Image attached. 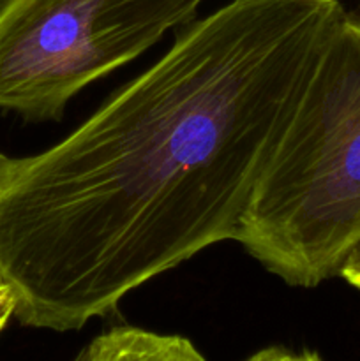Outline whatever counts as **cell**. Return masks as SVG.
<instances>
[{
  "label": "cell",
  "instance_id": "obj_8",
  "mask_svg": "<svg viewBox=\"0 0 360 361\" xmlns=\"http://www.w3.org/2000/svg\"><path fill=\"white\" fill-rule=\"evenodd\" d=\"M289 361H323L318 353L313 351H300V353H292V358Z\"/></svg>",
  "mask_w": 360,
  "mask_h": 361
},
{
  "label": "cell",
  "instance_id": "obj_1",
  "mask_svg": "<svg viewBox=\"0 0 360 361\" xmlns=\"http://www.w3.org/2000/svg\"><path fill=\"white\" fill-rule=\"evenodd\" d=\"M232 0L53 147L0 152V286L28 328L81 330L129 293L239 240L344 14Z\"/></svg>",
  "mask_w": 360,
  "mask_h": 361
},
{
  "label": "cell",
  "instance_id": "obj_4",
  "mask_svg": "<svg viewBox=\"0 0 360 361\" xmlns=\"http://www.w3.org/2000/svg\"><path fill=\"white\" fill-rule=\"evenodd\" d=\"M73 361H207L182 335L115 326L92 338Z\"/></svg>",
  "mask_w": 360,
  "mask_h": 361
},
{
  "label": "cell",
  "instance_id": "obj_5",
  "mask_svg": "<svg viewBox=\"0 0 360 361\" xmlns=\"http://www.w3.org/2000/svg\"><path fill=\"white\" fill-rule=\"evenodd\" d=\"M339 277L344 279L353 288L360 289V240L352 247L339 270Z\"/></svg>",
  "mask_w": 360,
  "mask_h": 361
},
{
  "label": "cell",
  "instance_id": "obj_6",
  "mask_svg": "<svg viewBox=\"0 0 360 361\" xmlns=\"http://www.w3.org/2000/svg\"><path fill=\"white\" fill-rule=\"evenodd\" d=\"M292 353L293 351H288V349L281 348V345H270V348H265L261 351L254 353L246 361H289Z\"/></svg>",
  "mask_w": 360,
  "mask_h": 361
},
{
  "label": "cell",
  "instance_id": "obj_3",
  "mask_svg": "<svg viewBox=\"0 0 360 361\" xmlns=\"http://www.w3.org/2000/svg\"><path fill=\"white\" fill-rule=\"evenodd\" d=\"M203 0H0V109L59 122L78 92L176 27Z\"/></svg>",
  "mask_w": 360,
  "mask_h": 361
},
{
  "label": "cell",
  "instance_id": "obj_2",
  "mask_svg": "<svg viewBox=\"0 0 360 361\" xmlns=\"http://www.w3.org/2000/svg\"><path fill=\"white\" fill-rule=\"evenodd\" d=\"M360 240V9L344 11L236 242L288 286L339 275Z\"/></svg>",
  "mask_w": 360,
  "mask_h": 361
},
{
  "label": "cell",
  "instance_id": "obj_7",
  "mask_svg": "<svg viewBox=\"0 0 360 361\" xmlns=\"http://www.w3.org/2000/svg\"><path fill=\"white\" fill-rule=\"evenodd\" d=\"M14 317V298L9 289L0 286V331L7 326Z\"/></svg>",
  "mask_w": 360,
  "mask_h": 361
}]
</instances>
